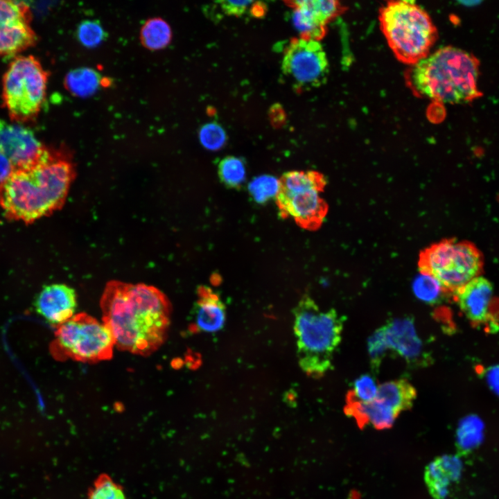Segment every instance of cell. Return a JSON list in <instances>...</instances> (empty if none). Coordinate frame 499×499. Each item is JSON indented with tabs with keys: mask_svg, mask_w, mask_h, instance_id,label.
<instances>
[{
	"mask_svg": "<svg viewBox=\"0 0 499 499\" xmlns=\"http://www.w3.org/2000/svg\"><path fill=\"white\" fill-rule=\"evenodd\" d=\"M367 349L371 369L376 373L389 351L383 326L377 329L369 338Z\"/></svg>",
	"mask_w": 499,
	"mask_h": 499,
	"instance_id": "83f0119b",
	"label": "cell"
},
{
	"mask_svg": "<svg viewBox=\"0 0 499 499\" xmlns=\"http://www.w3.org/2000/svg\"><path fill=\"white\" fill-rule=\"evenodd\" d=\"M412 289L416 297L428 304H437L450 295L434 277L421 274L414 281Z\"/></svg>",
	"mask_w": 499,
	"mask_h": 499,
	"instance_id": "cb8c5ba5",
	"label": "cell"
},
{
	"mask_svg": "<svg viewBox=\"0 0 499 499\" xmlns=\"http://www.w3.org/2000/svg\"><path fill=\"white\" fill-rule=\"evenodd\" d=\"M30 11L24 1L0 0V55H10L31 46L36 35Z\"/></svg>",
	"mask_w": 499,
	"mask_h": 499,
	"instance_id": "8fae6325",
	"label": "cell"
},
{
	"mask_svg": "<svg viewBox=\"0 0 499 499\" xmlns=\"http://www.w3.org/2000/svg\"><path fill=\"white\" fill-rule=\"evenodd\" d=\"M388 46L401 62L412 66L426 58L437 31L428 12L412 1H392L379 11Z\"/></svg>",
	"mask_w": 499,
	"mask_h": 499,
	"instance_id": "5b68a950",
	"label": "cell"
},
{
	"mask_svg": "<svg viewBox=\"0 0 499 499\" xmlns=\"http://www.w3.org/2000/svg\"><path fill=\"white\" fill-rule=\"evenodd\" d=\"M482 423L476 417H470L461 423L457 430V444L461 453L471 451L480 442Z\"/></svg>",
	"mask_w": 499,
	"mask_h": 499,
	"instance_id": "d4e9b609",
	"label": "cell"
},
{
	"mask_svg": "<svg viewBox=\"0 0 499 499\" xmlns=\"http://www.w3.org/2000/svg\"><path fill=\"white\" fill-rule=\"evenodd\" d=\"M199 137L202 145L211 150L220 149L227 140L225 130L216 123H209L203 125L200 130Z\"/></svg>",
	"mask_w": 499,
	"mask_h": 499,
	"instance_id": "f546056e",
	"label": "cell"
},
{
	"mask_svg": "<svg viewBox=\"0 0 499 499\" xmlns=\"http://www.w3.org/2000/svg\"><path fill=\"white\" fill-rule=\"evenodd\" d=\"M101 85V76L96 70L80 67L69 71L65 78L67 89L78 97L94 94Z\"/></svg>",
	"mask_w": 499,
	"mask_h": 499,
	"instance_id": "44dd1931",
	"label": "cell"
},
{
	"mask_svg": "<svg viewBox=\"0 0 499 499\" xmlns=\"http://www.w3.org/2000/svg\"><path fill=\"white\" fill-rule=\"evenodd\" d=\"M13 168L14 166L11 161L6 157L0 154V183L8 177Z\"/></svg>",
	"mask_w": 499,
	"mask_h": 499,
	"instance_id": "836d02e7",
	"label": "cell"
},
{
	"mask_svg": "<svg viewBox=\"0 0 499 499\" xmlns=\"http://www.w3.org/2000/svg\"><path fill=\"white\" fill-rule=\"evenodd\" d=\"M344 411L355 419L360 428L369 423L378 430L388 428L397 417L392 409L376 399L370 402L356 399L351 390L347 394Z\"/></svg>",
	"mask_w": 499,
	"mask_h": 499,
	"instance_id": "e0dca14e",
	"label": "cell"
},
{
	"mask_svg": "<svg viewBox=\"0 0 499 499\" xmlns=\"http://www.w3.org/2000/svg\"><path fill=\"white\" fill-rule=\"evenodd\" d=\"M388 349L412 366H427L431 358L423 347L411 316L394 318L382 326Z\"/></svg>",
	"mask_w": 499,
	"mask_h": 499,
	"instance_id": "5bb4252c",
	"label": "cell"
},
{
	"mask_svg": "<svg viewBox=\"0 0 499 499\" xmlns=\"http://www.w3.org/2000/svg\"><path fill=\"white\" fill-rule=\"evenodd\" d=\"M417 398L415 387L405 378L384 383L378 386L376 400L392 409L397 416L409 410Z\"/></svg>",
	"mask_w": 499,
	"mask_h": 499,
	"instance_id": "ffe728a7",
	"label": "cell"
},
{
	"mask_svg": "<svg viewBox=\"0 0 499 499\" xmlns=\"http://www.w3.org/2000/svg\"><path fill=\"white\" fill-rule=\"evenodd\" d=\"M100 306L103 322L111 330L119 349L148 356L164 342L170 306L158 288L111 281L105 286Z\"/></svg>",
	"mask_w": 499,
	"mask_h": 499,
	"instance_id": "6da1fadb",
	"label": "cell"
},
{
	"mask_svg": "<svg viewBox=\"0 0 499 499\" xmlns=\"http://www.w3.org/2000/svg\"><path fill=\"white\" fill-rule=\"evenodd\" d=\"M55 347L60 357L95 363L111 359L116 345L111 330L103 322L80 313L58 326Z\"/></svg>",
	"mask_w": 499,
	"mask_h": 499,
	"instance_id": "ba28073f",
	"label": "cell"
},
{
	"mask_svg": "<svg viewBox=\"0 0 499 499\" xmlns=\"http://www.w3.org/2000/svg\"><path fill=\"white\" fill-rule=\"evenodd\" d=\"M46 149L30 129L0 118V154L6 157L14 168L35 161Z\"/></svg>",
	"mask_w": 499,
	"mask_h": 499,
	"instance_id": "4fadbf2b",
	"label": "cell"
},
{
	"mask_svg": "<svg viewBox=\"0 0 499 499\" xmlns=\"http://www.w3.org/2000/svg\"><path fill=\"white\" fill-rule=\"evenodd\" d=\"M292 10V22L301 38L319 41L326 33L327 24L342 10L334 0H303L286 2Z\"/></svg>",
	"mask_w": 499,
	"mask_h": 499,
	"instance_id": "7c38bea8",
	"label": "cell"
},
{
	"mask_svg": "<svg viewBox=\"0 0 499 499\" xmlns=\"http://www.w3.org/2000/svg\"><path fill=\"white\" fill-rule=\"evenodd\" d=\"M493 294L491 282L478 276L459 288L455 296L461 310L475 324H481L489 319V306Z\"/></svg>",
	"mask_w": 499,
	"mask_h": 499,
	"instance_id": "2e32d148",
	"label": "cell"
},
{
	"mask_svg": "<svg viewBox=\"0 0 499 499\" xmlns=\"http://www.w3.org/2000/svg\"><path fill=\"white\" fill-rule=\"evenodd\" d=\"M480 3H481V1H467L461 2V3L464 4V6H476Z\"/></svg>",
	"mask_w": 499,
	"mask_h": 499,
	"instance_id": "d590c367",
	"label": "cell"
},
{
	"mask_svg": "<svg viewBox=\"0 0 499 499\" xmlns=\"http://www.w3.org/2000/svg\"><path fill=\"white\" fill-rule=\"evenodd\" d=\"M283 73L297 91L325 83L329 72L326 52L319 41L292 39L283 51Z\"/></svg>",
	"mask_w": 499,
	"mask_h": 499,
	"instance_id": "9c48e42d",
	"label": "cell"
},
{
	"mask_svg": "<svg viewBox=\"0 0 499 499\" xmlns=\"http://www.w3.org/2000/svg\"><path fill=\"white\" fill-rule=\"evenodd\" d=\"M89 499H127L123 489L108 476H101L94 483Z\"/></svg>",
	"mask_w": 499,
	"mask_h": 499,
	"instance_id": "f1b7e54d",
	"label": "cell"
},
{
	"mask_svg": "<svg viewBox=\"0 0 499 499\" xmlns=\"http://www.w3.org/2000/svg\"><path fill=\"white\" fill-rule=\"evenodd\" d=\"M222 11L227 15L239 17L250 8L254 1H220L217 2Z\"/></svg>",
	"mask_w": 499,
	"mask_h": 499,
	"instance_id": "1f68e13d",
	"label": "cell"
},
{
	"mask_svg": "<svg viewBox=\"0 0 499 499\" xmlns=\"http://www.w3.org/2000/svg\"><path fill=\"white\" fill-rule=\"evenodd\" d=\"M487 380L491 389L499 394V366L493 367L489 370Z\"/></svg>",
	"mask_w": 499,
	"mask_h": 499,
	"instance_id": "d6a6232c",
	"label": "cell"
},
{
	"mask_svg": "<svg viewBox=\"0 0 499 499\" xmlns=\"http://www.w3.org/2000/svg\"><path fill=\"white\" fill-rule=\"evenodd\" d=\"M47 73L33 56H18L3 80V99L10 119L17 123L35 119L44 101Z\"/></svg>",
	"mask_w": 499,
	"mask_h": 499,
	"instance_id": "52a82bcc",
	"label": "cell"
},
{
	"mask_svg": "<svg viewBox=\"0 0 499 499\" xmlns=\"http://www.w3.org/2000/svg\"><path fill=\"white\" fill-rule=\"evenodd\" d=\"M378 388L374 378L365 374L355 380L353 389L350 390L356 399L362 402H370L376 399Z\"/></svg>",
	"mask_w": 499,
	"mask_h": 499,
	"instance_id": "4dcf8cb0",
	"label": "cell"
},
{
	"mask_svg": "<svg viewBox=\"0 0 499 499\" xmlns=\"http://www.w3.org/2000/svg\"><path fill=\"white\" fill-rule=\"evenodd\" d=\"M322 191L314 185L300 182L280 185L275 199L281 216L293 218L305 229H319L328 213V204L319 195Z\"/></svg>",
	"mask_w": 499,
	"mask_h": 499,
	"instance_id": "30bf717a",
	"label": "cell"
},
{
	"mask_svg": "<svg viewBox=\"0 0 499 499\" xmlns=\"http://www.w3.org/2000/svg\"><path fill=\"white\" fill-rule=\"evenodd\" d=\"M218 173L221 182L231 189H238L246 179L244 162L234 156L226 157L219 162Z\"/></svg>",
	"mask_w": 499,
	"mask_h": 499,
	"instance_id": "603a6c76",
	"label": "cell"
},
{
	"mask_svg": "<svg viewBox=\"0 0 499 499\" xmlns=\"http://www.w3.org/2000/svg\"><path fill=\"white\" fill-rule=\"evenodd\" d=\"M200 298L196 301L193 315L196 326L202 331L213 333L220 330L225 322L226 308L222 301L207 288L200 289Z\"/></svg>",
	"mask_w": 499,
	"mask_h": 499,
	"instance_id": "d6986e66",
	"label": "cell"
},
{
	"mask_svg": "<svg viewBox=\"0 0 499 499\" xmlns=\"http://www.w3.org/2000/svg\"><path fill=\"white\" fill-rule=\"evenodd\" d=\"M266 6L262 2H254L252 5L250 12L253 17H261L265 15Z\"/></svg>",
	"mask_w": 499,
	"mask_h": 499,
	"instance_id": "e575fe53",
	"label": "cell"
},
{
	"mask_svg": "<svg viewBox=\"0 0 499 499\" xmlns=\"http://www.w3.org/2000/svg\"><path fill=\"white\" fill-rule=\"evenodd\" d=\"M293 314L299 367L310 377H322L332 367L345 317L334 308L321 309L308 295L301 298Z\"/></svg>",
	"mask_w": 499,
	"mask_h": 499,
	"instance_id": "277c9868",
	"label": "cell"
},
{
	"mask_svg": "<svg viewBox=\"0 0 499 499\" xmlns=\"http://www.w3.org/2000/svg\"><path fill=\"white\" fill-rule=\"evenodd\" d=\"M143 44L149 49L157 50L165 47L171 40L169 25L160 18L147 21L141 31Z\"/></svg>",
	"mask_w": 499,
	"mask_h": 499,
	"instance_id": "7402d4cb",
	"label": "cell"
},
{
	"mask_svg": "<svg viewBox=\"0 0 499 499\" xmlns=\"http://www.w3.org/2000/svg\"><path fill=\"white\" fill-rule=\"evenodd\" d=\"M34 308L47 322L60 326L76 314L77 293L64 283L45 286L35 297Z\"/></svg>",
	"mask_w": 499,
	"mask_h": 499,
	"instance_id": "9a60e30c",
	"label": "cell"
},
{
	"mask_svg": "<svg viewBox=\"0 0 499 499\" xmlns=\"http://www.w3.org/2000/svg\"><path fill=\"white\" fill-rule=\"evenodd\" d=\"M279 189V180L270 175L254 177L248 184V191L255 202L263 204L276 197Z\"/></svg>",
	"mask_w": 499,
	"mask_h": 499,
	"instance_id": "484cf974",
	"label": "cell"
},
{
	"mask_svg": "<svg viewBox=\"0 0 499 499\" xmlns=\"http://www.w3.org/2000/svg\"><path fill=\"white\" fill-rule=\"evenodd\" d=\"M461 469L460 460L453 455L438 457L426 467V482L435 499H443L446 497L450 482L459 478Z\"/></svg>",
	"mask_w": 499,
	"mask_h": 499,
	"instance_id": "ac0fdd59",
	"label": "cell"
},
{
	"mask_svg": "<svg viewBox=\"0 0 499 499\" xmlns=\"http://www.w3.org/2000/svg\"><path fill=\"white\" fill-rule=\"evenodd\" d=\"M74 177L71 161L46 149L35 161L15 167L0 183V206L7 217L32 222L62 207Z\"/></svg>",
	"mask_w": 499,
	"mask_h": 499,
	"instance_id": "7a4b0ae2",
	"label": "cell"
},
{
	"mask_svg": "<svg viewBox=\"0 0 499 499\" xmlns=\"http://www.w3.org/2000/svg\"><path fill=\"white\" fill-rule=\"evenodd\" d=\"M77 37L83 46L94 48L105 39L106 33L99 22L85 20L78 26Z\"/></svg>",
	"mask_w": 499,
	"mask_h": 499,
	"instance_id": "4316f807",
	"label": "cell"
},
{
	"mask_svg": "<svg viewBox=\"0 0 499 499\" xmlns=\"http://www.w3.org/2000/svg\"><path fill=\"white\" fill-rule=\"evenodd\" d=\"M479 65L472 54L447 46L412 65L409 82L417 94L431 100L465 103L482 95L478 87Z\"/></svg>",
	"mask_w": 499,
	"mask_h": 499,
	"instance_id": "3957f363",
	"label": "cell"
},
{
	"mask_svg": "<svg viewBox=\"0 0 499 499\" xmlns=\"http://www.w3.org/2000/svg\"><path fill=\"white\" fill-rule=\"evenodd\" d=\"M482 257L471 243L445 239L421 251L420 273L437 279L449 293H455L482 270Z\"/></svg>",
	"mask_w": 499,
	"mask_h": 499,
	"instance_id": "8992f818",
	"label": "cell"
}]
</instances>
